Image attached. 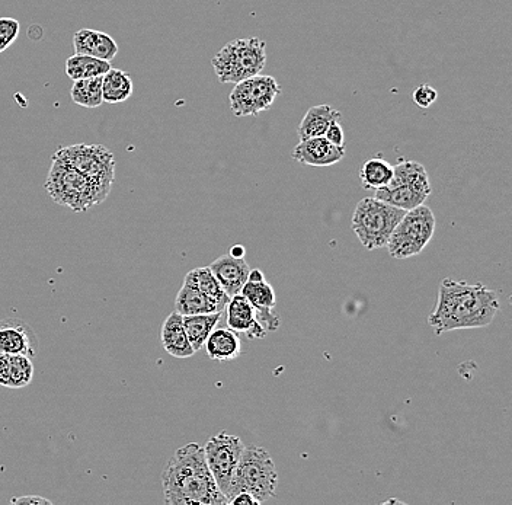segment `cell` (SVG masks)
<instances>
[{"instance_id":"cell-1","label":"cell","mask_w":512,"mask_h":505,"mask_svg":"<svg viewBox=\"0 0 512 505\" xmlns=\"http://www.w3.org/2000/svg\"><path fill=\"white\" fill-rule=\"evenodd\" d=\"M499 309L498 293L485 284L446 278L441 281L437 306L428 318V324L437 335L459 329L483 328L494 322Z\"/></svg>"},{"instance_id":"cell-2","label":"cell","mask_w":512,"mask_h":505,"mask_svg":"<svg viewBox=\"0 0 512 505\" xmlns=\"http://www.w3.org/2000/svg\"><path fill=\"white\" fill-rule=\"evenodd\" d=\"M162 487L168 505H226L198 443L176 450L162 472Z\"/></svg>"},{"instance_id":"cell-3","label":"cell","mask_w":512,"mask_h":505,"mask_svg":"<svg viewBox=\"0 0 512 505\" xmlns=\"http://www.w3.org/2000/svg\"><path fill=\"white\" fill-rule=\"evenodd\" d=\"M277 485V468L270 453L264 447H245L226 492L227 504L240 492H249L259 503H265L275 497Z\"/></svg>"},{"instance_id":"cell-4","label":"cell","mask_w":512,"mask_h":505,"mask_svg":"<svg viewBox=\"0 0 512 505\" xmlns=\"http://www.w3.org/2000/svg\"><path fill=\"white\" fill-rule=\"evenodd\" d=\"M46 191L54 203L75 213L88 212L105 201L88 178L54 155L47 175Z\"/></svg>"},{"instance_id":"cell-5","label":"cell","mask_w":512,"mask_h":505,"mask_svg":"<svg viewBox=\"0 0 512 505\" xmlns=\"http://www.w3.org/2000/svg\"><path fill=\"white\" fill-rule=\"evenodd\" d=\"M267 63V44L258 37L230 41L211 60L220 83H238L258 75Z\"/></svg>"},{"instance_id":"cell-6","label":"cell","mask_w":512,"mask_h":505,"mask_svg":"<svg viewBox=\"0 0 512 505\" xmlns=\"http://www.w3.org/2000/svg\"><path fill=\"white\" fill-rule=\"evenodd\" d=\"M405 210L390 206L376 197L363 198L352 214L351 228L368 251L384 248Z\"/></svg>"},{"instance_id":"cell-7","label":"cell","mask_w":512,"mask_h":505,"mask_svg":"<svg viewBox=\"0 0 512 505\" xmlns=\"http://www.w3.org/2000/svg\"><path fill=\"white\" fill-rule=\"evenodd\" d=\"M431 191L430 175L422 163L400 161L393 166L392 181L376 190V198L408 212L424 204Z\"/></svg>"},{"instance_id":"cell-8","label":"cell","mask_w":512,"mask_h":505,"mask_svg":"<svg viewBox=\"0 0 512 505\" xmlns=\"http://www.w3.org/2000/svg\"><path fill=\"white\" fill-rule=\"evenodd\" d=\"M54 156L88 178L101 197L107 200L115 181V158L108 147L79 143L60 147Z\"/></svg>"},{"instance_id":"cell-9","label":"cell","mask_w":512,"mask_h":505,"mask_svg":"<svg viewBox=\"0 0 512 505\" xmlns=\"http://www.w3.org/2000/svg\"><path fill=\"white\" fill-rule=\"evenodd\" d=\"M434 232V213L427 206L421 204L403 214L387 241V251L395 260H408V258L416 257L424 251L425 246L430 244Z\"/></svg>"},{"instance_id":"cell-10","label":"cell","mask_w":512,"mask_h":505,"mask_svg":"<svg viewBox=\"0 0 512 505\" xmlns=\"http://www.w3.org/2000/svg\"><path fill=\"white\" fill-rule=\"evenodd\" d=\"M283 89L268 75H255L235 83L230 92V110L236 117H251L270 110Z\"/></svg>"},{"instance_id":"cell-11","label":"cell","mask_w":512,"mask_h":505,"mask_svg":"<svg viewBox=\"0 0 512 505\" xmlns=\"http://www.w3.org/2000/svg\"><path fill=\"white\" fill-rule=\"evenodd\" d=\"M243 449H245L243 441L238 436L227 434L226 431L211 437L204 446L208 469L224 497H226L233 473L238 468Z\"/></svg>"},{"instance_id":"cell-12","label":"cell","mask_w":512,"mask_h":505,"mask_svg":"<svg viewBox=\"0 0 512 505\" xmlns=\"http://www.w3.org/2000/svg\"><path fill=\"white\" fill-rule=\"evenodd\" d=\"M240 294H243L248 299V302L251 303L252 308L255 309L256 316H258V321L267 329V332H274L280 328V316L274 313L275 305H277L275 292L265 278H261V280H246Z\"/></svg>"},{"instance_id":"cell-13","label":"cell","mask_w":512,"mask_h":505,"mask_svg":"<svg viewBox=\"0 0 512 505\" xmlns=\"http://www.w3.org/2000/svg\"><path fill=\"white\" fill-rule=\"evenodd\" d=\"M37 350V334L30 325L14 318L0 321V353L22 354L34 359Z\"/></svg>"},{"instance_id":"cell-14","label":"cell","mask_w":512,"mask_h":505,"mask_svg":"<svg viewBox=\"0 0 512 505\" xmlns=\"http://www.w3.org/2000/svg\"><path fill=\"white\" fill-rule=\"evenodd\" d=\"M345 156V146L332 145L325 137H312V139L300 140L294 147L291 158L303 165L313 168H328L341 162Z\"/></svg>"},{"instance_id":"cell-15","label":"cell","mask_w":512,"mask_h":505,"mask_svg":"<svg viewBox=\"0 0 512 505\" xmlns=\"http://www.w3.org/2000/svg\"><path fill=\"white\" fill-rule=\"evenodd\" d=\"M226 322L235 332H243L251 340H262L267 337V329L261 325L255 309L243 294L230 297L226 306Z\"/></svg>"},{"instance_id":"cell-16","label":"cell","mask_w":512,"mask_h":505,"mask_svg":"<svg viewBox=\"0 0 512 505\" xmlns=\"http://www.w3.org/2000/svg\"><path fill=\"white\" fill-rule=\"evenodd\" d=\"M208 268L229 297L242 292V287L245 286L249 271H251L245 258H235L230 254H224L217 258L208 265Z\"/></svg>"},{"instance_id":"cell-17","label":"cell","mask_w":512,"mask_h":505,"mask_svg":"<svg viewBox=\"0 0 512 505\" xmlns=\"http://www.w3.org/2000/svg\"><path fill=\"white\" fill-rule=\"evenodd\" d=\"M73 47L76 54H86L105 62H112L118 54V44L111 35L91 28H82L73 35Z\"/></svg>"},{"instance_id":"cell-18","label":"cell","mask_w":512,"mask_h":505,"mask_svg":"<svg viewBox=\"0 0 512 505\" xmlns=\"http://www.w3.org/2000/svg\"><path fill=\"white\" fill-rule=\"evenodd\" d=\"M32 377H34V364L31 357L0 353V386L22 389L30 385Z\"/></svg>"},{"instance_id":"cell-19","label":"cell","mask_w":512,"mask_h":505,"mask_svg":"<svg viewBox=\"0 0 512 505\" xmlns=\"http://www.w3.org/2000/svg\"><path fill=\"white\" fill-rule=\"evenodd\" d=\"M160 341H162L166 353L171 354L175 359H190L195 354L194 348L188 340L182 315H179L178 312L171 313L163 322Z\"/></svg>"},{"instance_id":"cell-20","label":"cell","mask_w":512,"mask_h":505,"mask_svg":"<svg viewBox=\"0 0 512 505\" xmlns=\"http://www.w3.org/2000/svg\"><path fill=\"white\" fill-rule=\"evenodd\" d=\"M224 306L206 296L194 284L184 280L181 290L176 294L175 312L179 315H203V313L224 312Z\"/></svg>"},{"instance_id":"cell-21","label":"cell","mask_w":512,"mask_h":505,"mask_svg":"<svg viewBox=\"0 0 512 505\" xmlns=\"http://www.w3.org/2000/svg\"><path fill=\"white\" fill-rule=\"evenodd\" d=\"M204 348L211 360L233 361L242 354V341L238 332L233 329L214 328L208 335Z\"/></svg>"},{"instance_id":"cell-22","label":"cell","mask_w":512,"mask_h":505,"mask_svg":"<svg viewBox=\"0 0 512 505\" xmlns=\"http://www.w3.org/2000/svg\"><path fill=\"white\" fill-rule=\"evenodd\" d=\"M341 118V113L334 110L331 105H316V107L309 108L303 120L300 121L297 136L300 140L323 137L331 124L341 121Z\"/></svg>"},{"instance_id":"cell-23","label":"cell","mask_w":512,"mask_h":505,"mask_svg":"<svg viewBox=\"0 0 512 505\" xmlns=\"http://www.w3.org/2000/svg\"><path fill=\"white\" fill-rule=\"evenodd\" d=\"M134 94V82L130 73L120 69L108 70L102 75V99L107 104H121Z\"/></svg>"},{"instance_id":"cell-24","label":"cell","mask_w":512,"mask_h":505,"mask_svg":"<svg viewBox=\"0 0 512 505\" xmlns=\"http://www.w3.org/2000/svg\"><path fill=\"white\" fill-rule=\"evenodd\" d=\"M224 312L203 313V315L182 316L184 328L187 331L188 340L194 348L195 353L203 350L208 335L219 325Z\"/></svg>"},{"instance_id":"cell-25","label":"cell","mask_w":512,"mask_h":505,"mask_svg":"<svg viewBox=\"0 0 512 505\" xmlns=\"http://www.w3.org/2000/svg\"><path fill=\"white\" fill-rule=\"evenodd\" d=\"M111 69V62L95 59V57L86 56V54H75L66 60V75L73 82L79 79L95 78L102 76Z\"/></svg>"},{"instance_id":"cell-26","label":"cell","mask_w":512,"mask_h":505,"mask_svg":"<svg viewBox=\"0 0 512 505\" xmlns=\"http://www.w3.org/2000/svg\"><path fill=\"white\" fill-rule=\"evenodd\" d=\"M70 97H72L75 104L83 108H89V110L101 107L104 104V99H102V76L79 79V81L73 82Z\"/></svg>"},{"instance_id":"cell-27","label":"cell","mask_w":512,"mask_h":505,"mask_svg":"<svg viewBox=\"0 0 512 505\" xmlns=\"http://www.w3.org/2000/svg\"><path fill=\"white\" fill-rule=\"evenodd\" d=\"M393 177V165L383 158H373L360 168V181L366 190H380L386 187Z\"/></svg>"},{"instance_id":"cell-28","label":"cell","mask_w":512,"mask_h":505,"mask_svg":"<svg viewBox=\"0 0 512 505\" xmlns=\"http://www.w3.org/2000/svg\"><path fill=\"white\" fill-rule=\"evenodd\" d=\"M185 281L194 284L200 292L216 300V302L220 303L224 308H226L227 303H229L230 297L224 292L217 278L211 273L210 268L201 267L191 270L190 273L185 276Z\"/></svg>"},{"instance_id":"cell-29","label":"cell","mask_w":512,"mask_h":505,"mask_svg":"<svg viewBox=\"0 0 512 505\" xmlns=\"http://www.w3.org/2000/svg\"><path fill=\"white\" fill-rule=\"evenodd\" d=\"M19 31H21V24H19L18 19L0 18V54L15 43Z\"/></svg>"},{"instance_id":"cell-30","label":"cell","mask_w":512,"mask_h":505,"mask_svg":"<svg viewBox=\"0 0 512 505\" xmlns=\"http://www.w3.org/2000/svg\"><path fill=\"white\" fill-rule=\"evenodd\" d=\"M438 92L432 88L428 83H422L414 91V102L422 110L430 108L435 101H437Z\"/></svg>"},{"instance_id":"cell-31","label":"cell","mask_w":512,"mask_h":505,"mask_svg":"<svg viewBox=\"0 0 512 505\" xmlns=\"http://www.w3.org/2000/svg\"><path fill=\"white\" fill-rule=\"evenodd\" d=\"M323 137H325L328 142H331L332 145L345 146V134L344 129H342L341 126V121H335V123H332L331 127H329Z\"/></svg>"},{"instance_id":"cell-32","label":"cell","mask_w":512,"mask_h":505,"mask_svg":"<svg viewBox=\"0 0 512 505\" xmlns=\"http://www.w3.org/2000/svg\"><path fill=\"white\" fill-rule=\"evenodd\" d=\"M229 504L232 505H258V500L254 497V495L249 494V492H240V494L235 495L232 500L229 501Z\"/></svg>"},{"instance_id":"cell-33","label":"cell","mask_w":512,"mask_h":505,"mask_svg":"<svg viewBox=\"0 0 512 505\" xmlns=\"http://www.w3.org/2000/svg\"><path fill=\"white\" fill-rule=\"evenodd\" d=\"M12 504H51L47 498L38 497V495H28V497L12 498Z\"/></svg>"},{"instance_id":"cell-34","label":"cell","mask_w":512,"mask_h":505,"mask_svg":"<svg viewBox=\"0 0 512 505\" xmlns=\"http://www.w3.org/2000/svg\"><path fill=\"white\" fill-rule=\"evenodd\" d=\"M229 254L235 258H245V255H246L245 246H242V245L232 246V248H230Z\"/></svg>"}]
</instances>
